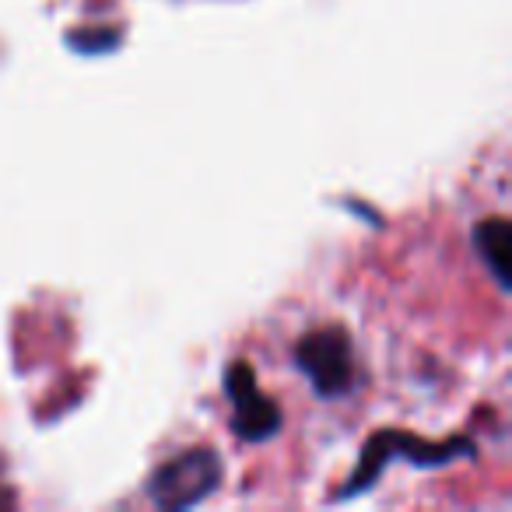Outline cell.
Listing matches in <instances>:
<instances>
[{"label": "cell", "mask_w": 512, "mask_h": 512, "mask_svg": "<svg viewBox=\"0 0 512 512\" xmlns=\"http://www.w3.org/2000/svg\"><path fill=\"white\" fill-rule=\"evenodd\" d=\"M292 362L309 379L320 400H344L358 390V362L355 341L348 327H316L299 337L292 351Z\"/></svg>", "instance_id": "cell-2"}, {"label": "cell", "mask_w": 512, "mask_h": 512, "mask_svg": "<svg viewBox=\"0 0 512 512\" xmlns=\"http://www.w3.org/2000/svg\"><path fill=\"white\" fill-rule=\"evenodd\" d=\"M228 397V425H232L235 439L239 442H271L274 435L285 425V414L281 407L260 390L256 383V372L246 358H235L225 365V376H221Z\"/></svg>", "instance_id": "cell-4"}, {"label": "cell", "mask_w": 512, "mask_h": 512, "mask_svg": "<svg viewBox=\"0 0 512 512\" xmlns=\"http://www.w3.org/2000/svg\"><path fill=\"white\" fill-rule=\"evenodd\" d=\"M477 456V446L470 439H442L432 442L425 435H414L407 428H379L365 439L362 453H358V467L351 470L348 481L337 488V502L344 498H355L362 491L376 488V481L383 477V470L390 467L393 460H404L411 467L421 470H435V467H449L456 460H470Z\"/></svg>", "instance_id": "cell-1"}, {"label": "cell", "mask_w": 512, "mask_h": 512, "mask_svg": "<svg viewBox=\"0 0 512 512\" xmlns=\"http://www.w3.org/2000/svg\"><path fill=\"white\" fill-rule=\"evenodd\" d=\"M221 477H225V463H221L218 449L193 446L169 456L162 467L151 470V477L144 481V491H148L155 509L183 512L200 505L204 498H211L218 491Z\"/></svg>", "instance_id": "cell-3"}, {"label": "cell", "mask_w": 512, "mask_h": 512, "mask_svg": "<svg viewBox=\"0 0 512 512\" xmlns=\"http://www.w3.org/2000/svg\"><path fill=\"white\" fill-rule=\"evenodd\" d=\"M474 253L481 256V264L491 271L495 285L502 292H512V225L505 218H484L470 232Z\"/></svg>", "instance_id": "cell-5"}]
</instances>
